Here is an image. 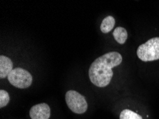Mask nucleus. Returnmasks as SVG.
<instances>
[{"label":"nucleus","instance_id":"1","mask_svg":"<svg viewBox=\"0 0 159 119\" xmlns=\"http://www.w3.org/2000/svg\"><path fill=\"white\" fill-rule=\"evenodd\" d=\"M122 56L112 52L98 57L90 66L89 76L91 81L96 86L105 87L110 84L114 75L112 69L121 64Z\"/></svg>","mask_w":159,"mask_h":119},{"label":"nucleus","instance_id":"2","mask_svg":"<svg viewBox=\"0 0 159 119\" xmlns=\"http://www.w3.org/2000/svg\"><path fill=\"white\" fill-rule=\"evenodd\" d=\"M137 56L143 62H152L159 59V37L152 38L140 45Z\"/></svg>","mask_w":159,"mask_h":119},{"label":"nucleus","instance_id":"3","mask_svg":"<svg viewBox=\"0 0 159 119\" xmlns=\"http://www.w3.org/2000/svg\"><path fill=\"white\" fill-rule=\"evenodd\" d=\"M65 98L68 107L74 113L82 114L87 111L88 103L85 98L76 91H67Z\"/></svg>","mask_w":159,"mask_h":119},{"label":"nucleus","instance_id":"4","mask_svg":"<svg viewBox=\"0 0 159 119\" xmlns=\"http://www.w3.org/2000/svg\"><path fill=\"white\" fill-rule=\"evenodd\" d=\"M8 80L12 86L19 89H26L32 83V76L29 71L21 69L16 68L9 74Z\"/></svg>","mask_w":159,"mask_h":119},{"label":"nucleus","instance_id":"5","mask_svg":"<svg viewBox=\"0 0 159 119\" xmlns=\"http://www.w3.org/2000/svg\"><path fill=\"white\" fill-rule=\"evenodd\" d=\"M30 115L32 119H49L51 116V110L47 103H39L32 106Z\"/></svg>","mask_w":159,"mask_h":119},{"label":"nucleus","instance_id":"6","mask_svg":"<svg viewBox=\"0 0 159 119\" xmlns=\"http://www.w3.org/2000/svg\"><path fill=\"white\" fill-rule=\"evenodd\" d=\"M13 70V63L9 58L2 55L0 57V78L4 79L9 76Z\"/></svg>","mask_w":159,"mask_h":119},{"label":"nucleus","instance_id":"7","mask_svg":"<svg viewBox=\"0 0 159 119\" xmlns=\"http://www.w3.org/2000/svg\"><path fill=\"white\" fill-rule=\"evenodd\" d=\"M113 36L116 42L120 43V44H123L126 42V41L128 38V33L127 31L125 30L124 27H119L116 28L114 32H113Z\"/></svg>","mask_w":159,"mask_h":119},{"label":"nucleus","instance_id":"8","mask_svg":"<svg viewBox=\"0 0 159 119\" xmlns=\"http://www.w3.org/2000/svg\"><path fill=\"white\" fill-rule=\"evenodd\" d=\"M115 25V19L112 16H108L103 19L101 24V31L103 33H108L113 30Z\"/></svg>","mask_w":159,"mask_h":119},{"label":"nucleus","instance_id":"9","mask_svg":"<svg viewBox=\"0 0 159 119\" xmlns=\"http://www.w3.org/2000/svg\"><path fill=\"white\" fill-rule=\"evenodd\" d=\"M120 119H143L140 115L129 109L122 111L120 114Z\"/></svg>","mask_w":159,"mask_h":119},{"label":"nucleus","instance_id":"10","mask_svg":"<svg viewBox=\"0 0 159 119\" xmlns=\"http://www.w3.org/2000/svg\"><path fill=\"white\" fill-rule=\"evenodd\" d=\"M10 101V97L9 94L4 90L0 91V108H3L9 103Z\"/></svg>","mask_w":159,"mask_h":119}]
</instances>
